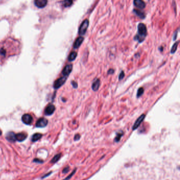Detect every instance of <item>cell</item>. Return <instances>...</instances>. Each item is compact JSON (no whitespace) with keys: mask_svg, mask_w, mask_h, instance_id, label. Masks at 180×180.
Returning <instances> with one entry per match:
<instances>
[{"mask_svg":"<svg viewBox=\"0 0 180 180\" xmlns=\"http://www.w3.org/2000/svg\"><path fill=\"white\" fill-rule=\"evenodd\" d=\"M21 45L18 40L8 38L0 42V65H3L11 56L20 53Z\"/></svg>","mask_w":180,"mask_h":180,"instance_id":"cell-1","label":"cell"},{"mask_svg":"<svg viewBox=\"0 0 180 180\" xmlns=\"http://www.w3.org/2000/svg\"><path fill=\"white\" fill-rule=\"evenodd\" d=\"M137 29V34L135 36L134 39L139 43H141L145 40L147 35V28L144 24L140 23L138 24Z\"/></svg>","mask_w":180,"mask_h":180,"instance_id":"cell-2","label":"cell"},{"mask_svg":"<svg viewBox=\"0 0 180 180\" xmlns=\"http://www.w3.org/2000/svg\"><path fill=\"white\" fill-rule=\"evenodd\" d=\"M89 25V22L87 19L84 20L81 24L80 27L79 28V34L81 35H85L87 32V29Z\"/></svg>","mask_w":180,"mask_h":180,"instance_id":"cell-3","label":"cell"},{"mask_svg":"<svg viewBox=\"0 0 180 180\" xmlns=\"http://www.w3.org/2000/svg\"><path fill=\"white\" fill-rule=\"evenodd\" d=\"M67 77H68L63 76V77H60L59 79H58L57 80H56L54 81V87L55 89H58L60 87H61V86L63 85L64 83H65L67 79Z\"/></svg>","mask_w":180,"mask_h":180,"instance_id":"cell-4","label":"cell"},{"mask_svg":"<svg viewBox=\"0 0 180 180\" xmlns=\"http://www.w3.org/2000/svg\"><path fill=\"white\" fill-rule=\"evenodd\" d=\"M33 117L29 114H24L22 117V121L24 124L26 125H31L33 122Z\"/></svg>","mask_w":180,"mask_h":180,"instance_id":"cell-5","label":"cell"},{"mask_svg":"<svg viewBox=\"0 0 180 180\" xmlns=\"http://www.w3.org/2000/svg\"><path fill=\"white\" fill-rule=\"evenodd\" d=\"M48 123V121L45 118H40L38 120L37 123L35 124V126L39 128H43L46 126Z\"/></svg>","mask_w":180,"mask_h":180,"instance_id":"cell-6","label":"cell"},{"mask_svg":"<svg viewBox=\"0 0 180 180\" xmlns=\"http://www.w3.org/2000/svg\"><path fill=\"white\" fill-rule=\"evenodd\" d=\"M72 70H73V64H67L64 67L63 70L62 71V73L63 76L68 77L71 73Z\"/></svg>","mask_w":180,"mask_h":180,"instance_id":"cell-7","label":"cell"},{"mask_svg":"<svg viewBox=\"0 0 180 180\" xmlns=\"http://www.w3.org/2000/svg\"><path fill=\"white\" fill-rule=\"evenodd\" d=\"M55 109H56V107H55L52 104H50L47 106L45 108L44 114L46 115H48V116H50V115H51L54 113L55 111Z\"/></svg>","mask_w":180,"mask_h":180,"instance_id":"cell-8","label":"cell"},{"mask_svg":"<svg viewBox=\"0 0 180 180\" xmlns=\"http://www.w3.org/2000/svg\"><path fill=\"white\" fill-rule=\"evenodd\" d=\"M5 138L10 142H15L16 140V134L12 131L9 132L6 134Z\"/></svg>","mask_w":180,"mask_h":180,"instance_id":"cell-9","label":"cell"},{"mask_svg":"<svg viewBox=\"0 0 180 180\" xmlns=\"http://www.w3.org/2000/svg\"><path fill=\"white\" fill-rule=\"evenodd\" d=\"M145 117V115L143 114L136 120L135 124H134V125L133 126V130H135L136 129H137V128L140 126V125L141 124V122L143 121V120L144 119Z\"/></svg>","mask_w":180,"mask_h":180,"instance_id":"cell-10","label":"cell"},{"mask_svg":"<svg viewBox=\"0 0 180 180\" xmlns=\"http://www.w3.org/2000/svg\"><path fill=\"white\" fill-rule=\"evenodd\" d=\"M133 3L134 5L140 9H144L146 7L145 3L141 0H135Z\"/></svg>","mask_w":180,"mask_h":180,"instance_id":"cell-11","label":"cell"},{"mask_svg":"<svg viewBox=\"0 0 180 180\" xmlns=\"http://www.w3.org/2000/svg\"><path fill=\"white\" fill-rule=\"evenodd\" d=\"M28 135L25 133H19L16 134V140L18 141H23L27 138Z\"/></svg>","mask_w":180,"mask_h":180,"instance_id":"cell-12","label":"cell"},{"mask_svg":"<svg viewBox=\"0 0 180 180\" xmlns=\"http://www.w3.org/2000/svg\"><path fill=\"white\" fill-rule=\"evenodd\" d=\"M48 1L46 0H36L34 1L35 5L39 8H43L47 5Z\"/></svg>","mask_w":180,"mask_h":180,"instance_id":"cell-13","label":"cell"},{"mask_svg":"<svg viewBox=\"0 0 180 180\" xmlns=\"http://www.w3.org/2000/svg\"><path fill=\"white\" fill-rule=\"evenodd\" d=\"M84 40V38L82 37H78L77 39L74 42V44H73V47L75 49H77L78 48L80 47L81 44H83V42Z\"/></svg>","mask_w":180,"mask_h":180,"instance_id":"cell-14","label":"cell"},{"mask_svg":"<svg viewBox=\"0 0 180 180\" xmlns=\"http://www.w3.org/2000/svg\"><path fill=\"white\" fill-rule=\"evenodd\" d=\"M100 81L99 79H96L92 84V89L96 92L99 89Z\"/></svg>","mask_w":180,"mask_h":180,"instance_id":"cell-15","label":"cell"},{"mask_svg":"<svg viewBox=\"0 0 180 180\" xmlns=\"http://www.w3.org/2000/svg\"><path fill=\"white\" fill-rule=\"evenodd\" d=\"M134 13H135L136 15L138 16L139 18L141 19H144L145 18V13L141 12V11L139 10H137V9H134L133 10Z\"/></svg>","mask_w":180,"mask_h":180,"instance_id":"cell-16","label":"cell"},{"mask_svg":"<svg viewBox=\"0 0 180 180\" xmlns=\"http://www.w3.org/2000/svg\"><path fill=\"white\" fill-rule=\"evenodd\" d=\"M42 134H40V133H35L34 134H33L32 136V138H31V141L33 142H35V141H37L39 140L42 137Z\"/></svg>","mask_w":180,"mask_h":180,"instance_id":"cell-17","label":"cell"},{"mask_svg":"<svg viewBox=\"0 0 180 180\" xmlns=\"http://www.w3.org/2000/svg\"><path fill=\"white\" fill-rule=\"evenodd\" d=\"M77 56V53L76 51L71 52L68 57V60L69 61H74Z\"/></svg>","mask_w":180,"mask_h":180,"instance_id":"cell-18","label":"cell"},{"mask_svg":"<svg viewBox=\"0 0 180 180\" xmlns=\"http://www.w3.org/2000/svg\"><path fill=\"white\" fill-rule=\"evenodd\" d=\"M61 156V153H59V154H58L56 155H55L52 158V159L51 161V163H55L57 162L59 160Z\"/></svg>","mask_w":180,"mask_h":180,"instance_id":"cell-19","label":"cell"},{"mask_svg":"<svg viewBox=\"0 0 180 180\" xmlns=\"http://www.w3.org/2000/svg\"><path fill=\"white\" fill-rule=\"evenodd\" d=\"M179 44V42L177 41V42L175 43V44L173 45V46H172V48L171 49V54H175V52L176 51V50L177 49V47H178Z\"/></svg>","mask_w":180,"mask_h":180,"instance_id":"cell-20","label":"cell"},{"mask_svg":"<svg viewBox=\"0 0 180 180\" xmlns=\"http://www.w3.org/2000/svg\"><path fill=\"white\" fill-rule=\"evenodd\" d=\"M73 3V1H71V0H66V1H64L63 2V4L64 7H69Z\"/></svg>","mask_w":180,"mask_h":180,"instance_id":"cell-21","label":"cell"},{"mask_svg":"<svg viewBox=\"0 0 180 180\" xmlns=\"http://www.w3.org/2000/svg\"><path fill=\"white\" fill-rule=\"evenodd\" d=\"M144 92V88L143 87L139 88L137 90V98H140L143 94Z\"/></svg>","mask_w":180,"mask_h":180,"instance_id":"cell-22","label":"cell"},{"mask_svg":"<svg viewBox=\"0 0 180 180\" xmlns=\"http://www.w3.org/2000/svg\"><path fill=\"white\" fill-rule=\"evenodd\" d=\"M123 135V132H122V133H120L117 134V136L116 137V138H115V141H118L120 140V139H121V137L122 136V135Z\"/></svg>","mask_w":180,"mask_h":180,"instance_id":"cell-23","label":"cell"},{"mask_svg":"<svg viewBox=\"0 0 180 180\" xmlns=\"http://www.w3.org/2000/svg\"><path fill=\"white\" fill-rule=\"evenodd\" d=\"M124 77H125V73H124V72L123 71H122L121 73H120L119 75L118 79H119V80H122V79H123L124 78Z\"/></svg>","mask_w":180,"mask_h":180,"instance_id":"cell-24","label":"cell"},{"mask_svg":"<svg viewBox=\"0 0 180 180\" xmlns=\"http://www.w3.org/2000/svg\"><path fill=\"white\" fill-rule=\"evenodd\" d=\"M75 171H76V170H73V171L71 173V174L69 175L68 177H67L66 178V179H64L63 180H69V179H70L71 178V177L72 176H73V174L75 173Z\"/></svg>","mask_w":180,"mask_h":180,"instance_id":"cell-25","label":"cell"},{"mask_svg":"<svg viewBox=\"0 0 180 180\" xmlns=\"http://www.w3.org/2000/svg\"><path fill=\"white\" fill-rule=\"evenodd\" d=\"M71 84H72V85H73V87L74 88H78V83H77L76 82V81H73L71 82Z\"/></svg>","mask_w":180,"mask_h":180,"instance_id":"cell-26","label":"cell"},{"mask_svg":"<svg viewBox=\"0 0 180 180\" xmlns=\"http://www.w3.org/2000/svg\"><path fill=\"white\" fill-rule=\"evenodd\" d=\"M33 162H34L35 163H42L44 162V161H42L41 160H40L39 158H35L33 160Z\"/></svg>","mask_w":180,"mask_h":180,"instance_id":"cell-27","label":"cell"},{"mask_svg":"<svg viewBox=\"0 0 180 180\" xmlns=\"http://www.w3.org/2000/svg\"><path fill=\"white\" fill-rule=\"evenodd\" d=\"M178 30H176L175 32L174 33V34H173V41H175L176 39V38H177V32H178Z\"/></svg>","mask_w":180,"mask_h":180,"instance_id":"cell-28","label":"cell"},{"mask_svg":"<svg viewBox=\"0 0 180 180\" xmlns=\"http://www.w3.org/2000/svg\"><path fill=\"white\" fill-rule=\"evenodd\" d=\"M69 167L67 166L65 168H64L63 171H62V173H67L69 171Z\"/></svg>","mask_w":180,"mask_h":180,"instance_id":"cell-29","label":"cell"},{"mask_svg":"<svg viewBox=\"0 0 180 180\" xmlns=\"http://www.w3.org/2000/svg\"><path fill=\"white\" fill-rule=\"evenodd\" d=\"M114 73V70L112 69H110L108 71V73H107L108 74V75H112V74H113Z\"/></svg>","mask_w":180,"mask_h":180,"instance_id":"cell-30","label":"cell"},{"mask_svg":"<svg viewBox=\"0 0 180 180\" xmlns=\"http://www.w3.org/2000/svg\"><path fill=\"white\" fill-rule=\"evenodd\" d=\"M80 135L79 134H76V135L75 136V138H74V140L75 141H78L79 138H80Z\"/></svg>","mask_w":180,"mask_h":180,"instance_id":"cell-31","label":"cell"},{"mask_svg":"<svg viewBox=\"0 0 180 180\" xmlns=\"http://www.w3.org/2000/svg\"><path fill=\"white\" fill-rule=\"evenodd\" d=\"M52 173V172H49L48 173V174H45V175H44V176H42V179H44V178H45V177H46L47 176H49V175H50V174H51Z\"/></svg>","mask_w":180,"mask_h":180,"instance_id":"cell-32","label":"cell"},{"mask_svg":"<svg viewBox=\"0 0 180 180\" xmlns=\"http://www.w3.org/2000/svg\"><path fill=\"white\" fill-rule=\"evenodd\" d=\"M2 135V131L1 130H0V136H1Z\"/></svg>","mask_w":180,"mask_h":180,"instance_id":"cell-33","label":"cell"}]
</instances>
